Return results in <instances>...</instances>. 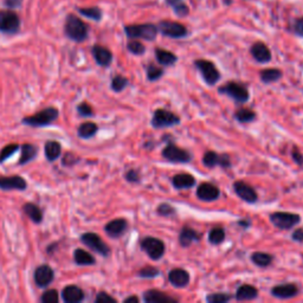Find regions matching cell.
<instances>
[{"label":"cell","mask_w":303,"mask_h":303,"mask_svg":"<svg viewBox=\"0 0 303 303\" xmlns=\"http://www.w3.org/2000/svg\"><path fill=\"white\" fill-rule=\"evenodd\" d=\"M218 93L222 95L229 96L237 103H245L250 98L248 88L244 84L237 83V82H229L225 86L220 87L218 89Z\"/></svg>","instance_id":"1"},{"label":"cell","mask_w":303,"mask_h":303,"mask_svg":"<svg viewBox=\"0 0 303 303\" xmlns=\"http://www.w3.org/2000/svg\"><path fill=\"white\" fill-rule=\"evenodd\" d=\"M65 33L69 38L76 42H83L88 36V27L80 18L69 16L65 23Z\"/></svg>","instance_id":"2"},{"label":"cell","mask_w":303,"mask_h":303,"mask_svg":"<svg viewBox=\"0 0 303 303\" xmlns=\"http://www.w3.org/2000/svg\"><path fill=\"white\" fill-rule=\"evenodd\" d=\"M141 249L149 256V258L153 260H158L163 258L165 255L166 246L165 243L159 238L155 237H144L141 240Z\"/></svg>","instance_id":"3"},{"label":"cell","mask_w":303,"mask_h":303,"mask_svg":"<svg viewBox=\"0 0 303 303\" xmlns=\"http://www.w3.org/2000/svg\"><path fill=\"white\" fill-rule=\"evenodd\" d=\"M58 117V110L56 108H47L37 113L33 116H29L23 120V123L32 127H44L52 123Z\"/></svg>","instance_id":"4"},{"label":"cell","mask_w":303,"mask_h":303,"mask_svg":"<svg viewBox=\"0 0 303 303\" xmlns=\"http://www.w3.org/2000/svg\"><path fill=\"white\" fill-rule=\"evenodd\" d=\"M163 157L165 158L168 163H187L192 160V158H193L191 153L180 148L177 144L172 142H169L165 148H163Z\"/></svg>","instance_id":"5"},{"label":"cell","mask_w":303,"mask_h":303,"mask_svg":"<svg viewBox=\"0 0 303 303\" xmlns=\"http://www.w3.org/2000/svg\"><path fill=\"white\" fill-rule=\"evenodd\" d=\"M194 67L199 70L204 81L209 86H214L220 80V72L218 71L216 65L212 62L206 61V59H198L194 62Z\"/></svg>","instance_id":"6"},{"label":"cell","mask_w":303,"mask_h":303,"mask_svg":"<svg viewBox=\"0 0 303 303\" xmlns=\"http://www.w3.org/2000/svg\"><path fill=\"white\" fill-rule=\"evenodd\" d=\"M179 123H180L179 116L166 109H157L152 117V126L158 129L177 126V124Z\"/></svg>","instance_id":"7"},{"label":"cell","mask_w":303,"mask_h":303,"mask_svg":"<svg viewBox=\"0 0 303 303\" xmlns=\"http://www.w3.org/2000/svg\"><path fill=\"white\" fill-rule=\"evenodd\" d=\"M270 222L280 230H290L301 222V217L290 212H275L270 214Z\"/></svg>","instance_id":"8"},{"label":"cell","mask_w":303,"mask_h":303,"mask_svg":"<svg viewBox=\"0 0 303 303\" xmlns=\"http://www.w3.org/2000/svg\"><path fill=\"white\" fill-rule=\"evenodd\" d=\"M127 36L130 38H142L147 41H153L157 37L158 27L153 24L130 25L126 27Z\"/></svg>","instance_id":"9"},{"label":"cell","mask_w":303,"mask_h":303,"mask_svg":"<svg viewBox=\"0 0 303 303\" xmlns=\"http://www.w3.org/2000/svg\"><path fill=\"white\" fill-rule=\"evenodd\" d=\"M81 240L83 244L89 246L92 250L96 251V253L102 255V256L107 257L110 254V249L108 248V245L101 239V237L98 236V234L93 233V232H88V233L82 234Z\"/></svg>","instance_id":"10"},{"label":"cell","mask_w":303,"mask_h":303,"mask_svg":"<svg viewBox=\"0 0 303 303\" xmlns=\"http://www.w3.org/2000/svg\"><path fill=\"white\" fill-rule=\"evenodd\" d=\"M203 163L208 168H213L216 166L229 168V167H231V159L229 154H218L213 151H209L204 154Z\"/></svg>","instance_id":"11"},{"label":"cell","mask_w":303,"mask_h":303,"mask_svg":"<svg viewBox=\"0 0 303 303\" xmlns=\"http://www.w3.org/2000/svg\"><path fill=\"white\" fill-rule=\"evenodd\" d=\"M21 26V22L16 13L10 11H0V31L5 33H16Z\"/></svg>","instance_id":"12"},{"label":"cell","mask_w":303,"mask_h":303,"mask_svg":"<svg viewBox=\"0 0 303 303\" xmlns=\"http://www.w3.org/2000/svg\"><path fill=\"white\" fill-rule=\"evenodd\" d=\"M299 293L300 289L295 283H283V284L275 285L270 290L271 295L280 300L293 299V297L299 295Z\"/></svg>","instance_id":"13"},{"label":"cell","mask_w":303,"mask_h":303,"mask_svg":"<svg viewBox=\"0 0 303 303\" xmlns=\"http://www.w3.org/2000/svg\"><path fill=\"white\" fill-rule=\"evenodd\" d=\"M233 191L242 200H244L246 203H256L258 199V195L257 192L255 191L254 187H251L249 184L244 183V181L238 180L233 184Z\"/></svg>","instance_id":"14"},{"label":"cell","mask_w":303,"mask_h":303,"mask_svg":"<svg viewBox=\"0 0 303 303\" xmlns=\"http://www.w3.org/2000/svg\"><path fill=\"white\" fill-rule=\"evenodd\" d=\"M158 29L161 31L163 35L171 37V38H181L187 35L186 27L175 22H161Z\"/></svg>","instance_id":"15"},{"label":"cell","mask_w":303,"mask_h":303,"mask_svg":"<svg viewBox=\"0 0 303 303\" xmlns=\"http://www.w3.org/2000/svg\"><path fill=\"white\" fill-rule=\"evenodd\" d=\"M197 197L203 202H213L220 197V191L213 184L203 183L197 188Z\"/></svg>","instance_id":"16"},{"label":"cell","mask_w":303,"mask_h":303,"mask_svg":"<svg viewBox=\"0 0 303 303\" xmlns=\"http://www.w3.org/2000/svg\"><path fill=\"white\" fill-rule=\"evenodd\" d=\"M189 274L181 268L172 269L168 273V281L175 288H185L189 283Z\"/></svg>","instance_id":"17"},{"label":"cell","mask_w":303,"mask_h":303,"mask_svg":"<svg viewBox=\"0 0 303 303\" xmlns=\"http://www.w3.org/2000/svg\"><path fill=\"white\" fill-rule=\"evenodd\" d=\"M127 228H128V223L123 218H117V219L112 220L104 226V231L107 232L109 237L112 238H118L126 232Z\"/></svg>","instance_id":"18"},{"label":"cell","mask_w":303,"mask_h":303,"mask_svg":"<svg viewBox=\"0 0 303 303\" xmlns=\"http://www.w3.org/2000/svg\"><path fill=\"white\" fill-rule=\"evenodd\" d=\"M53 270L49 265H41L35 271V282L38 287L45 288L52 282Z\"/></svg>","instance_id":"19"},{"label":"cell","mask_w":303,"mask_h":303,"mask_svg":"<svg viewBox=\"0 0 303 303\" xmlns=\"http://www.w3.org/2000/svg\"><path fill=\"white\" fill-rule=\"evenodd\" d=\"M143 301L147 303H175L178 302V300L168 296L163 291L153 289V290H147L143 294Z\"/></svg>","instance_id":"20"},{"label":"cell","mask_w":303,"mask_h":303,"mask_svg":"<svg viewBox=\"0 0 303 303\" xmlns=\"http://www.w3.org/2000/svg\"><path fill=\"white\" fill-rule=\"evenodd\" d=\"M0 188L5 189H23L26 188V181L22 177H1L0 178Z\"/></svg>","instance_id":"21"},{"label":"cell","mask_w":303,"mask_h":303,"mask_svg":"<svg viewBox=\"0 0 303 303\" xmlns=\"http://www.w3.org/2000/svg\"><path fill=\"white\" fill-rule=\"evenodd\" d=\"M251 55L259 63H268L271 59V52L268 49V47L264 43H255L251 47Z\"/></svg>","instance_id":"22"},{"label":"cell","mask_w":303,"mask_h":303,"mask_svg":"<svg viewBox=\"0 0 303 303\" xmlns=\"http://www.w3.org/2000/svg\"><path fill=\"white\" fill-rule=\"evenodd\" d=\"M200 238H202V234L199 232L193 230V229H189L187 226H184L179 234V243L184 248H188L192 243L198 242Z\"/></svg>","instance_id":"23"},{"label":"cell","mask_w":303,"mask_h":303,"mask_svg":"<svg viewBox=\"0 0 303 303\" xmlns=\"http://www.w3.org/2000/svg\"><path fill=\"white\" fill-rule=\"evenodd\" d=\"M172 185L177 189L192 188L195 185V178L188 173H180L172 178Z\"/></svg>","instance_id":"24"},{"label":"cell","mask_w":303,"mask_h":303,"mask_svg":"<svg viewBox=\"0 0 303 303\" xmlns=\"http://www.w3.org/2000/svg\"><path fill=\"white\" fill-rule=\"evenodd\" d=\"M93 55H94L95 61L97 62V64H100L101 67H108L113 61V55L112 52L106 47H100V45H95L93 47Z\"/></svg>","instance_id":"25"},{"label":"cell","mask_w":303,"mask_h":303,"mask_svg":"<svg viewBox=\"0 0 303 303\" xmlns=\"http://www.w3.org/2000/svg\"><path fill=\"white\" fill-rule=\"evenodd\" d=\"M62 297L67 303H77L84 299V294L82 289L76 287V285H69V287L63 289Z\"/></svg>","instance_id":"26"},{"label":"cell","mask_w":303,"mask_h":303,"mask_svg":"<svg viewBox=\"0 0 303 303\" xmlns=\"http://www.w3.org/2000/svg\"><path fill=\"white\" fill-rule=\"evenodd\" d=\"M258 296V290L250 284H243L237 289L234 299L237 301H251Z\"/></svg>","instance_id":"27"},{"label":"cell","mask_w":303,"mask_h":303,"mask_svg":"<svg viewBox=\"0 0 303 303\" xmlns=\"http://www.w3.org/2000/svg\"><path fill=\"white\" fill-rule=\"evenodd\" d=\"M155 57H157L158 62L161 65H165V67H171V65H173L178 61V57L174 53L163 49L155 50Z\"/></svg>","instance_id":"28"},{"label":"cell","mask_w":303,"mask_h":303,"mask_svg":"<svg viewBox=\"0 0 303 303\" xmlns=\"http://www.w3.org/2000/svg\"><path fill=\"white\" fill-rule=\"evenodd\" d=\"M251 260L255 265L259 268H268L270 267L271 263L274 260L273 255H269L265 253H254L251 255Z\"/></svg>","instance_id":"29"},{"label":"cell","mask_w":303,"mask_h":303,"mask_svg":"<svg viewBox=\"0 0 303 303\" xmlns=\"http://www.w3.org/2000/svg\"><path fill=\"white\" fill-rule=\"evenodd\" d=\"M22 149V155L21 159H19V165H25L29 161L33 160L37 155V148L33 144L30 143H25L21 147Z\"/></svg>","instance_id":"30"},{"label":"cell","mask_w":303,"mask_h":303,"mask_svg":"<svg viewBox=\"0 0 303 303\" xmlns=\"http://www.w3.org/2000/svg\"><path fill=\"white\" fill-rule=\"evenodd\" d=\"M24 212L27 214V217L30 218L32 222L35 223H41L43 220V212L41 211V209L38 206H36L35 204L27 203L24 205Z\"/></svg>","instance_id":"31"},{"label":"cell","mask_w":303,"mask_h":303,"mask_svg":"<svg viewBox=\"0 0 303 303\" xmlns=\"http://www.w3.org/2000/svg\"><path fill=\"white\" fill-rule=\"evenodd\" d=\"M259 77L263 83H274V82L279 81L282 77V71L279 69H265L260 71Z\"/></svg>","instance_id":"32"},{"label":"cell","mask_w":303,"mask_h":303,"mask_svg":"<svg viewBox=\"0 0 303 303\" xmlns=\"http://www.w3.org/2000/svg\"><path fill=\"white\" fill-rule=\"evenodd\" d=\"M62 147L57 141H49L45 144V157L49 161L56 160L61 155Z\"/></svg>","instance_id":"33"},{"label":"cell","mask_w":303,"mask_h":303,"mask_svg":"<svg viewBox=\"0 0 303 303\" xmlns=\"http://www.w3.org/2000/svg\"><path fill=\"white\" fill-rule=\"evenodd\" d=\"M73 259L78 265H92L95 263V258L87 251L82 250V249H77L73 253Z\"/></svg>","instance_id":"34"},{"label":"cell","mask_w":303,"mask_h":303,"mask_svg":"<svg viewBox=\"0 0 303 303\" xmlns=\"http://www.w3.org/2000/svg\"><path fill=\"white\" fill-rule=\"evenodd\" d=\"M234 118H236L239 123L253 122L254 120H256V113L249 108H242L237 110L236 114H234Z\"/></svg>","instance_id":"35"},{"label":"cell","mask_w":303,"mask_h":303,"mask_svg":"<svg viewBox=\"0 0 303 303\" xmlns=\"http://www.w3.org/2000/svg\"><path fill=\"white\" fill-rule=\"evenodd\" d=\"M97 132V126L94 122H84L78 128V135L83 139H89L94 137Z\"/></svg>","instance_id":"36"},{"label":"cell","mask_w":303,"mask_h":303,"mask_svg":"<svg viewBox=\"0 0 303 303\" xmlns=\"http://www.w3.org/2000/svg\"><path fill=\"white\" fill-rule=\"evenodd\" d=\"M225 239V230L223 228H213L209 232V242L213 245L222 244Z\"/></svg>","instance_id":"37"},{"label":"cell","mask_w":303,"mask_h":303,"mask_svg":"<svg viewBox=\"0 0 303 303\" xmlns=\"http://www.w3.org/2000/svg\"><path fill=\"white\" fill-rule=\"evenodd\" d=\"M160 270L158 268L152 267V265H147L138 271V276L142 277V279H154V277L159 276Z\"/></svg>","instance_id":"38"},{"label":"cell","mask_w":303,"mask_h":303,"mask_svg":"<svg viewBox=\"0 0 303 303\" xmlns=\"http://www.w3.org/2000/svg\"><path fill=\"white\" fill-rule=\"evenodd\" d=\"M163 75V70L161 68L157 67V65L151 64L148 68H147V78L148 81L155 82L158 80H160Z\"/></svg>","instance_id":"39"},{"label":"cell","mask_w":303,"mask_h":303,"mask_svg":"<svg viewBox=\"0 0 303 303\" xmlns=\"http://www.w3.org/2000/svg\"><path fill=\"white\" fill-rule=\"evenodd\" d=\"M232 299L230 294L226 293H216V294H210L206 297V301L209 303H226Z\"/></svg>","instance_id":"40"},{"label":"cell","mask_w":303,"mask_h":303,"mask_svg":"<svg viewBox=\"0 0 303 303\" xmlns=\"http://www.w3.org/2000/svg\"><path fill=\"white\" fill-rule=\"evenodd\" d=\"M19 149V144L17 143H11L7 144L6 147L0 151V163H4L5 160H7L11 155H13Z\"/></svg>","instance_id":"41"},{"label":"cell","mask_w":303,"mask_h":303,"mask_svg":"<svg viewBox=\"0 0 303 303\" xmlns=\"http://www.w3.org/2000/svg\"><path fill=\"white\" fill-rule=\"evenodd\" d=\"M127 86H128V80L121 75L115 76V77L112 80V89L116 93L122 92Z\"/></svg>","instance_id":"42"},{"label":"cell","mask_w":303,"mask_h":303,"mask_svg":"<svg viewBox=\"0 0 303 303\" xmlns=\"http://www.w3.org/2000/svg\"><path fill=\"white\" fill-rule=\"evenodd\" d=\"M157 212H158V214H159V216H161V217H172V216H174L175 210H174L173 206H171L169 204L163 203V204H160V205L158 206Z\"/></svg>","instance_id":"43"},{"label":"cell","mask_w":303,"mask_h":303,"mask_svg":"<svg viewBox=\"0 0 303 303\" xmlns=\"http://www.w3.org/2000/svg\"><path fill=\"white\" fill-rule=\"evenodd\" d=\"M41 300L43 303H57L59 300L57 290H55V289H50V290L45 291L43 295H42Z\"/></svg>","instance_id":"44"},{"label":"cell","mask_w":303,"mask_h":303,"mask_svg":"<svg viewBox=\"0 0 303 303\" xmlns=\"http://www.w3.org/2000/svg\"><path fill=\"white\" fill-rule=\"evenodd\" d=\"M80 12L83 16L88 17V18L95 19V21H98L101 18V11L98 10L97 7H92V8H81Z\"/></svg>","instance_id":"45"},{"label":"cell","mask_w":303,"mask_h":303,"mask_svg":"<svg viewBox=\"0 0 303 303\" xmlns=\"http://www.w3.org/2000/svg\"><path fill=\"white\" fill-rule=\"evenodd\" d=\"M127 47H128V50L132 53H134V55H142L144 52V47L138 41L130 42V43L127 45Z\"/></svg>","instance_id":"46"},{"label":"cell","mask_w":303,"mask_h":303,"mask_svg":"<svg viewBox=\"0 0 303 303\" xmlns=\"http://www.w3.org/2000/svg\"><path fill=\"white\" fill-rule=\"evenodd\" d=\"M96 303H116V300L107 293H100L96 296Z\"/></svg>","instance_id":"47"},{"label":"cell","mask_w":303,"mask_h":303,"mask_svg":"<svg viewBox=\"0 0 303 303\" xmlns=\"http://www.w3.org/2000/svg\"><path fill=\"white\" fill-rule=\"evenodd\" d=\"M77 112L80 113V115H82V116H92V115H94V114H93L92 107H90L88 103H86V102H83V103H81L80 106L77 107Z\"/></svg>","instance_id":"48"},{"label":"cell","mask_w":303,"mask_h":303,"mask_svg":"<svg viewBox=\"0 0 303 303\" xmlns=\"http://www.w3.org/2000/svg\"><path fill=\"white\" fill-rule=\"evenodd\" d=\"M126 179L129 183H139L140 181V174H139L138 171L135 169H130L126 173Z\"/></svg>","instance_id":"49"},{"label":"cell","mask_w":303,"mask_h":303,"mask_svg":"<svg viewBox=\"0 0 303 303\" xmlns=\"http://www.w3.org/2000/svg\"><path fill=\"white\" fill-rule=\"evenodd\" d=\"M291 158H293V160L295 161L297 165L300 166L303 165V154L299 151V149L294 148V151L291 152Z\"/></svg>","instance_id":"50"},{"label":"cell","mask_w":303,"mask_h":303,"mask_svg":"<svg viewBox=\"0 0 303 303\" xmlns=\"http://www.w3.org/2000/svg\"><path fill=\"white\" fill-rule=\"evenodd\" d=\"M291 238H293V240H295V242L303 243V228H300L294 231Z\"/></svg>","instance_id":"51"},{"label":"cell","mask_w":303,"mask_h":303,"mask_svg":"<svg viewBox=\"0 0 303 303\" xmlns=\"http://www.w3.org/2000/svg\"><path fill=\"white\" fill-rule=\"evenodd\" d=\"M295 32L299 36L303 37V18L297 19L295 23Z\"/></svg>","instance_id":"52"},{"label":"cell","mask_w":303,"mask_h":303,"mask_svg":"<svg viewBox=\"0 0 303 303\" xmlns=\"http://www.w3.org/2000/svg\"><path fill=\"white\" fill-rule=\"evenodd\" d=\"M175 12L179 16H186L188 13V8L185 5H177L175 6Z\"/></svg>","instance_id":"53"},{"label":"cell","mask_w":303,"mask_h":303,"mask_svg":"<svg viewBox=\"0 0 303 303\" xmlns=\"http://www.w3.org/2000/svg\"><path fill=\"white\" fill-rule=\"evenodd\" d=\"M6 4L8 5V6L16 7L21 4V0H6Z\"/></svg>","instance_id":"54"},{"label":"cell","mask_w":303,"mask_h":303,"mask_svg":"<svg viewBox=\"0 0 303 303\" xmlns=\"http://www.w3.org/2000/svg\"><path fill=\"white\" fill-rule=\"evenodd\" d=\"M130 302L139 303V297H137V296H129V297H127V299H124V303H130Z\"/></svg>","instance_id":"55"},{"label":"cell","mask_w":303,"mask_h":303,"mask_svg":"<svg viewBox=\"0 0 303 303\" xmlns=\"http://www.w3.org/2000/svg\"><path fill=\"white\" fill-rule=\"evenodd\" d=\"M238 224L240 226H242V228H244V229H248L249 226L251 225V222L249 219H245V220H240V222H238Z\"/></svg>","instance_id":"56"},{"label":"cell","mask_w":303,"mask_h":303,"mask_svg":"<svg viewBox=\"0 0 303 303\" xmlns=\"http://www.w3.org/2000/svg\"><path fill=\"white\" fill-rule=\"evenodd\" d=\"M167 1H168L169 4H172V5H177L178 2L180 1V0H167Z\"/></svg>","instance_id":"57"}]
</instances>
